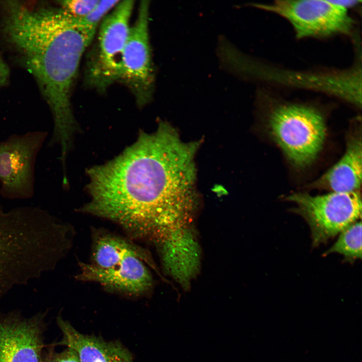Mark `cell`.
<instances>
[{
  "instance_id": "obj_2",
  "label": "cell",
  "mask_w": 362,
  "mask_h": 362,
  "mask_svg": "<svg viewBox=\"0 0 362 362\" xmlns=\"http://www.w3.org/2000/svg\"><path fill=\"white\" fill-rule=\"evenodd\" d=\"M2 8L6 40L35 78L52 114L51 139L66 144L76 130L71 91L93 38L61 8L32 7L15 1L4 2Z\"/></svg>"
},
{
  "instance_id": "obj_19",
  "label": "cell",
  "mask_w": 362,
  "mask_h": 362,
  "mask_svg": "<svg viewBox=\"0 0 362 362\" xmlns=\"http://www.w3.org/2000/svg\"><path fill=\"white\" fill-rule=\"evenodd\" d=\"M9 74V67L0 55V88L6 83Z\"/></svg>"
},
{
  "instance_id": "obj_1",
  "label": "cell",
  "mask_w": 362,
  "mask_h": 362,
  "mask_svg": "<svg viewBox=\"0 0 362 362\" xmlns=\"http://www.w3.org/2000/svg\"><path fill=\"white\" fill-rule=\"evenodd\" d=\"M198 145L183 142L165 123L152 133H140L119 155L88 170L90 199L82 210L137 235H173L194 209Z\"/></svg>"
},
{
  "instance_id": "obj_16",
  "label": "cell",
  "mask_w": 362,
  "mask_h": 362,
  "mask_svg": "<svg viewBox=\"0 0 362 362\" xmlns=\"http://www.w3.org/2000/svg\"><path fill=\"white\" fill-rule=\"evenodd\" d=\"M120 2L119 1H99L96 6L86 16L76 20L79 25L93 38L101 20Z\"/></svg>"
},
{
  "instance_id": "obj_8",
  "label": "cell",
  "mask_w": 362,
  "mask_h": 362,
  "mask_svg": "<svg viewBox=\"0 0 362 362\" xmlns=\"http://www.w3.org/2000/svg\"><path fill=\"white\" fill-rule=\"evenodd\" d=\"M149 18V2L142 1L137 19L130 29L123 54L119 80L129 88L140 107L151 100L154 88Z\"/></svg>"
},
{
  "instance_id": "obj_15",
  "label": "cell",
  "mask_w": 362,
  "mask_h": 362,
  "mask_svg": "<svg viewBox=\"0 0 362 362\" xmlns=\"http://www.w3.org/2000/svg\"><path fill=\"white\" fill-rule=\"evenodd\" d=\"M338 253L348 259L361 257V223L355 222L341 232L337 241L325 254Z\"/></svg>"
},
{
  "instance_id": "obj_20",
  "label": "cell",
  "mask_w": 362,
  "mask_h": 362,
  "mask_svg": "<svg viewBox=\"0 0 362 362\" xmlns=\"http://www.w3.org/2000/svg\"><path fill=\"white\" fill-rule=\"evenodd\" d=\"M67 230H68V228H67ZM68 241H69V238H68ZM69 244H68V247H69Z\"/></svg>"
},
{
  "instance_id": "obj_3",
  "label": "cell",
  "mask_w": 362,
  "mask_h": 362,
  "mask_svg": "<svg viewBox=\"0 0 362 362\" xmlns=\"http://www.w3.org/2000/svg\"><path fill=\"white\" fill-rule=\"evenodd\" d=\"M270 133L290 161L303 167L311 163L321 150L325 126L321 114L310 107L280 106L269 119Z\"/></svg>"
},
{
  "instance_id": "obj_4",
  "label": "cell",
  "mask_w": 362,
  "mask_h": 362,
  "mask_svg": "<svg viewBox=\"0 0 362 362\" xmlns=\"http://www.w3.org/2000/svg\"><path fill=\"white\" fill-rule=\"evenodd\" d=\"M287 199L296 205L295 210L308 223L314 246L336 236L361 217V201L358 191L317 196L297 193Z\"/></svg>"
},
{
  "instance_id": "obj_18",
  "label": "cell",
  "mask_w": 362,
  "mask_h": 362,
  "mask_svg": "<svg viewBox=\"0 0 362 362\" xmlns=\"http://www.w3.org/2000/svg\"><path fill=\"white\" fill-rule=\"evenodd\" d=\"M52 362H79L75 352L67 348L62 352L57 354L52 359Z\"/></svg>"
},
{
  "instance_id": "obj_17",
  "label": "cell",
  "mask_w": 362,
  "mask_h": 362,
  "mask_svg": "<svg viewBox=\"0 0 362 362\" xmlns=\"http://www.w3.org/2000/svg\"><path fill=\"white\" fill-rule=\"evenodd\" d=\"M99 0H67L59 1L61 9L71 17L79 19L86 16Z\"/></svg>"
},
{
  "instance_id": "obj_7",
  "label": "cell",
  "mask_w": 362,
  "mask_h": 362,
  "mask_svg": "<svg viewBox=\"0 0 362 362\" xmlns=\"http://www.w3.org/2000/svg\"><path fill=\"white\" fill-rule=\"evenodd\" d=\"M48 132L14 134L0 141V194L10 200L27 199L35 191L36 159Z\"/></svg>"
},
{
  "instance_id": "obj_14",
  "label": "cell",
  "mask_w": 362,
  "mask_h": 362,
  "mask_svg": "<svg viewBox=\"0 0 362 362\" xmlns=\"http://www.w3.org/2000/svg\"><path fill=\"white\" fill-rule=\"evenodd\" d=\"M17 258L14 241L0 222V297L11 289L16 273Z\"/></svg>"
},
{
  "instance_id": "obj_9",
  "label": "cell",
  "mask_w": 362,
  "mask_h": 362,
  "mask_svg": "<svg viewBox=\"0 0 362 362\" xmlns=\"http://www.w3.org/2000/svg\"><path fill=\"white\" fill-rule=\"evenodd\" d=\"M43 332L40 316H0V362H42Z\"/></svg>"
},
{
  "instance_id": "obj_5",
  "label": "cell",
  "mask_w": 362,
  "mask_h": 362,
  "mask_svg": "<svg viewBox=\"0 0 362 362\" xmlns=\"http://www.w3.org/2000/svg\"><path fill=\"white\" fill-rule=\"evenodd\" d=\"M253 6L285 18L298 38L347 34L353 23L344 1L284 0Z\"/></svg>"
},
{
  "instance_id": "obj_11",
  "label": "cell",
  "mask_w": 362,
  "mask_h": 362,
  "mask_svg": "<svg viewBox=\"0 0 362 362\" xmlns=\"http://www.w3.org/2000/svg\"><path fill=\"white\" fill-rule=\"evenodd\" d=\"M57 323L63 334L61 344L73 350L79 362H134L120 343L83 334L61 318Z\"/></svg>"
},
{
  "instance_id": "obj_6",
  "label": "cell",
  "mask_w": 362,
  "mask_h": 362,
  "mask_svg": "<svg viewBox=\"0 0 362 362\" xmlns=\"http://www.w3.org/2000/svg\"><path fill=\"white\" fill-rule=\"evenodd\" d=\"M134 1L120 2L102 23L98 40L87 64L86 81L100 92L119 81Z\"/></svg>"
},
{
  "instance_id": "obj_13",
  "label": "cell",
  "mask_w": 362,
  "mask_h": 362,
  "mask_svg": "<svg viewBox=\"0 0 362 362\" xmlns=\"http://www.w3.org/2000/svg\"><path fill=\"white\" fill-rule=\"evenodd\" d=\"M131 257H138L146 260L141 249L125 240L111 235H104L96 241L93 259L98 267L107 268L119 264Z\"/></svg>"
},
{
  "instance_id": "obj_12",
  "label": "cell",
  "mask_w": 362,
  "mask_h": 362,
  "mask_svg": "<svg viewBox=\"0 0 362 362\" xmlns=\"http://www.w3.org/2000/svg\"><path fill=\"white\" fill-rule=\"evenodd\" d=\"M361 139L356 135L349 138L341 159L312 186L332 192L358 191L361 181Z\"/></svg>"
},
{
  "instance_id": "obj_10",
  "label": "cell",
  "mask_w": 362,
  "mask_h": 362,
  "mask_svg": "<svg viewBox=\"0 0 362 362\" xmlns=\"http://www.w3.org/2000/svg\"><path fill=\"white\" fill-rule=\"evenodd\" d=\"M142 259L128 258L114 266L103 268L94 264L79 263V280L96 282L113 290L137 294L149 290L152 278Z\"/></svg>"
}]
</instances>
